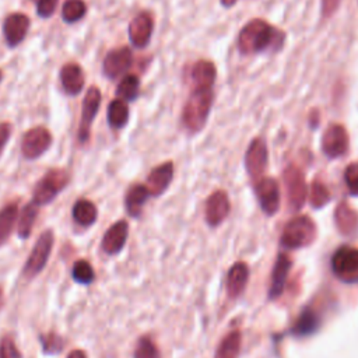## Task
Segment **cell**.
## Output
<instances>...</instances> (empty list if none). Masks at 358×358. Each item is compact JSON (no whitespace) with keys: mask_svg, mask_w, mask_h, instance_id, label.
Returning <instances> with one entry per match:
<instances>
[{"mask_svg":"<svg viewBox=\"0 0 358 358\" xmlns=\"http://www.w3.org/2000/svg\"><path fill=\"white\" fill-rule=\"evenodd\" d=\"M0 358H21V354L10 337H4L0 341Z\"/></svg>","mask_w":358,"mask_h":358,"instance_id":"obj_37","label":"cell"},{"mask_svg":"<svg viewBox=\"0 0 358 358\" xmlns=\"http://www.w3.org/2000/svg\"><path fill=\"white\" fill-rule=\"evenodd\" d=\"M18 217V203L13 201L0 208V246L10 238Z\"/></svg>","mask_w":358,"mask_h":358,"instance_id":"obj_25","label":"cell"},{"mask_svg":"<svg viewBox=\"0 0 358 358\" xmlns=\"http://www.w3.org/2000/svg\"><path fill=\"white\" fill-rule=\"evenodd\" d=\"M348 145V137L345 129L341 124H331L323 134L322 148L330 158L340 157L345 152Z\"/></svg>","mask_w":358,"mask_h":358,"instance_id":"obj_19","label":"cell"},{"mask_svg":"<svg viewBox=\"0 0 358 358\" xmlns=\"http://www.w3.org/2000/svg\"><path fill=\"white\" fill-rule=\"evenodd\" d=\"M173 179V162L165 161L154 166L145 180V186L152 197H158L166 192Z\"/></svg>","mask_w":358,"mask_h":358,"instance_id":"obj_14","label":"cell"},{"mask_svg":"<svg viewBox=\"0 0 358 358\" xmlns=\"http://www.w3.org/2000/svg\"><path fill=\"white\" fill-rule=\"evenodd\" d=\"M87 14V4L84 0H66L62 7V18L67 24H74Z\"/></svg>","mask_w":358,"mask_h":358,"instance_id":"obj_30","label":"cell"},{"mask_svg":"<svg viewBox=\"0 0 358 358\" xmlns=\"http://www.w3.org/2000/svg\"><path fill=\"white\" fill-rule=\"evenodd\" d=\"M41 344L46 354H57L63 350V338L56 333L41 334Z\"/></svg>","mask_w":358,"mask_h":358,"instance_id":"obj_35","label":"cell"},{"mask_svg":"<svg viewBox=\"0 0 358 358\" xmlns=\"http://www.w3.org/2000/svg\"><path fill=\"white\" fill-rule=\"evenodd\" d=\"M344 179L351 194H358V162H354L345 168Z\"/></svg>","mask_w":358,"mask_h":358,"instance_id":"obj_36","label":"cell"},{"mask_svg":"<svg viewBox=\"0 0 358 358\" xmlns=\"http://www.w3.org/2000/svg\"><path fill=\"white\" fill-rule=\"evenodd\" d=\"M59 0H35L36 14L41 18H49L56 11Z\"/></svg>","mask_w":358,"mask_h":358,"instance_id":"obj_38","label":"cell"},{"mask_svg":"<svg viewBox=\"0 0 358 358\" xmlns=\"http://www.w3.org/2000/svg\"><path fill=\"white\" fill-rule=\"evenodd\" d=\"M38 208L39 207L32 201L22 208L17 222V234L21 239H27L31 235L36 215H38Z\"/></svg>","mask_w":358,"mask_h":358,"instance_id":"obj_26","label":"cell"},{"mask_svg":"<svg viewBox=\"0 0 358 358\" xmlns=\"http://www.w3.org/2000/svg\"><path fill=\"white\" fill-rule=\"evenodd\" d=\"M138 92H140V80L136 74L124 76L116 88L117 98L124 102L136 101L138 96Z\"/></svg>","mask_w":358,"mask_h":358,"instance_id":"obj_28","label":"cell"},{"mask_svg":"<svg viewBox=\"0 0 358 358\" xmlns=\"http://www.w3.org/2000/svg\"><path fill=\"white\" fill-rule=\"evenodd\" d=\"M53 243H55V235L52 229H46L39 235L22 268V274L25 278H34L36 274H39L43 270L45 264L48 263L49 255L52 252Z\"/></svg>","mask_w":358,"mask_h":358,"instance_id":"obj_4","label":"cell"},{"mask_svg":"<svg viewBox=\"0 0 358 358\" xmlns=\"http://www.w3.org/2000/svg\"><path fill=\"white\" fill-rule=\"evenodd\" d=\"M333 271L344 280H352L358 275V249L343 246L331 257Z\"/></svg>","mask_w":358,"mask_h":358,"instance_id":"obj_10","label":"cell"},{"mask_svg":"<svg viewBox=\"0 0 358 358\" xmlns=\"http://www.w3.org/2000/svg\"><path fill=\"white\" fill-rule=\"evenodd\" d=\"M229 199L224 190L213 192L206 201V221L211 227L220 225L229 213Z\"/></svg>","mask_w":358,"mask_h":358,"instance_id":"obj_16","label":"cell"},{"mask_svg":"<svg viewBox=\"0 0 358 358\" xmlns=\"http://www.w3.org/2000/svg\"><path fill=\"white\" fill-rule=\"evenodd\" d=\"M336 220H337V225L344 232L352 231L358 222V217H357L355 211L352 208H350V206H347V204L338 206V208L336 211Z\"/></svg>","mask_w":358,"mask_h":358,"instance_id":"obj_31","label":"cell"},{"mask_svg":"<svg viewBox=\"0 0 358 358\" xmlns=\"http://www.w3.org/2000/svg\"><path fill=\"white\" fill-rule=\"evenodd\" d=\"M150 192L147 189L145 185L141 183H136L133 186H130L124 194V208L126 213L133 217L137 218L141 215L143 213V207L147 201V199L150 197Z\"/></svg>","mask_w":358,"mask_h":358,"instance_id":"obj_20","label":"cell"},{"mask_svg":"<svg viewBox=\"0 0 358 358\" xmlns=\"http://www.w3.org/2000/svg\"><path fill=\"white\" fill-rule=\"evenodd\" d=\"M129 38L134 48L143 49L150 43L154 32V18L148 11L138 13L129 24Z\"/></svg>","mask_w":358,"mask_h":358,"instance_id":"obj_11","label":"cell"},{"mask_svg":"<svg viewBox=\"0 0 358 358\" xmlns=\"http://www.w3.org/2000/svg\"><path fill=\"white\" fill-rule=\"evenodd\" d=\"M101 101H102L101 90L95 85H91L84 95L83 108H81V119H80V124H78V141L81 144L87 143L90 138L91 126H92V122L99 110Z\"/></svg>","mask_w":358,"mask_h":358,"instance_id":"obj_6","label":"cell"},{"mask_svg":"<svg viewBox=\"0 0 358 358\" xmlns=\"http://www.w3.org/2000/svg\"><path fill=\"white\" fill-rule=\"evenodd\" d=\"M313 238H315V224L309 217L301 215L291 220L285 225L281 236V243L285 248L296 249V248L309 245L313 241Z\"/></svg>","mask_w":358,"mask_h":358,"instance_id":"obj_5","label":"cell"},{"mask_svg":"<svg viewBox=\"0 0 358 358\" xmlns=\"http://www.w3.org/2000/svg\"><path fill=\"white\" fill-rule=\"evenodd\" d=\"M52 145V134L45 126H35L24 133L21 138V152L25 159L42 157Z\"/></svg>","mask_w":358,"mask_h":358,"instance_id":"obj_7","label":"cell"},{"mask_svg":"<svg viewBox=\"0 0 358 358\" xmlns=\"http://www.w3.org/2000/svg\"><path fill=\"white\" fill-rule=\"evenodd\" d=\"M134 358H159L157 345L148 337H141L134 350Z\"/></svg>","mask_w":358,"mask_h":358,"instance_id":"obj_34","label":"cell"},{"mask_svg":"<svg viewBox=\"0 0 358 358\" xmlns=\"http://www.w3.org/2000/svg\"><path fill=\"white\" fill-rule=\"evenodd\" d=\"M319 326H320L319 316L313 310L305 309L303 312H301L298 320L295 322L292 331L296 336H309L315 333L319 329Z\"/></svg>","mask_w":358,"mask_h":358,"instance_id":"obj_27","label":"cell"},{"mask_svg":"<svg viewBox=\"0 0 358 358\" xmlns=\"http://www.w3.org/2000/svg\"><path fill=\"white\" fill-rule=\"evenodd\" d=\"M289 266H291V262L285 255H280L277 257V262L271 273V284H270V292H268L270 298H275L281 295L288 277Z\"/></svg>","mask_w":358,"mask_h":358,"instance_id":"obj_22","label":"cell"},{"mask_svg":"<svg viewBox=\"0 0 358 358\" xmlns=\"http://www.w3.org/2000/svg\"><path fill=\"white\" fill-rule=\"evenodd\" d=\"M256 194L262 210L273 215L280 206V192L278 185L273 178H262L256 182Z\"/></svg>","mask_w":358,"mask_h":358,"instance_id":"obj_15","label":"cell"},{"mask_svg":"<svg viewBox=\"0 0 358 358\" xmlns=\"http://www.w3.org/2000/svg\"><path fill=\"white\" fill-rule=\"evenodd\" d=\"M249 277V268L243 262L235 263L227 275V291L231 298H236L242 294Z\"/></svg>","mask_w":358,"mask_h":358,"instance_id":"obj_21","label":"cell"},{"mask_svg":"<svg viewBox=\"0 0 358 358\" xmlns=\"http://www.w3.org/2000/svg\"><path fill=\"white\" fill-rule=\"evenodd\" d=\"M215 77L217 69L210 60H199L192 67V87L180 116L183 127L192 134L201 131L207 123L214 99Z\"/></svg>","mask_w":358,"mask_h":358,"instance_id":"obj_1","label":"cell"},{"mask_svg":"<svg viewBox=\"0 0 358 358\" xmlns=\"http://www.w3.org/2000/svg\"><path fill=\"white\" fill-rule=\"evenodd\" d=\"M71 277H73V280L76 282L91 284L94 281V278H95V273H94V268H92L90 262H87V260H77L73 264Z\"/></svg>","mask_w":358,"mask_h":358,"instance_id":"obj_32","label":"cell"},{"mask_svg":"<svg viewBox=\"0 0 358 358\" xmlns=\"http://www.w3.org/2000/svg\"><path fill=\"white\" fill-rule=\"evenodd\" d=\"M133 64V52L127 46L112 49L102 62V73L105 77L115 80L126 73Z\"/></svg>","mask_w":358,"mask_h":358,"instance_id":"obj_9","label":"cell"},{"mask_svg":"<svg viewBox=\"0 0 358 358\" xmlns=\"http://www.w3.org/2000/svg\"><path fill=\"white\" fill-rule=\"evenodd\" d=\"M13 133V124L10 122H0V155L8 143Z\"/></svg>","mask_w":358,"mask_h":358,"instance_id":"obj_39","label":"cell"},{"mask_svg":"<svg viewBox=\"0 0 358 358\" xmlns=\"http://www.w3.org/2000/svg\"><path fill=\"white\" fill-rule=\"evenodd\" d=\"M275 35H278V32H275L271 25L256 18L249 21L241 29L238 36V48L243 55L262 52L274 41Z\"/></svg>","mask_w":358,"mask_h":358,"instance_id":"obj_2","label":"cell"},{"mask_svg":"<svg viewBox=\"0 0 358 358\" xmlns=\"http://www.w3.org/2000/svg\"><path fill=\"white\" fill-rule=\"evenodd\" d=\"M220 1H221V4L224 7H231V6H234L236 3V0H220Z\"/></svg>","mask_w":358,"mask_h":358,"instance_id":"obj_42","label":"cell"},{"mask_svg":"<svg viewBox=\"0 0 358 358\" xmlns=\"http://www.w3.org/2000/svg\"><path fill=\"white\" fill-rule=\"evenodd\" d=\"M341 0H322V14L323 17H330L340 4Z\"/></svg>","mask_w":358,"mask_h":358,"instance_id":"obj_40","label":"cell"},{"mask_svg":"<svg viewBox=\"0 0 358 358\" xmlns=\"http://www.w3.org/2000/svg\"><path fill=\"white\" fill-rule=\"evenodd\" d=\"M329 200H330V193H329L327 187L322 182L315 180L310 186V203H312V206L319 208L323 204L329 203Z\"/></svg>","mask_w":358,"mask_h":358,"instance_id":"obj_33","label":"cell"},{"mask_svg":"<svg viewBox=\"0 0 358 358\" xmlns=\"http://www.w3.org/2000/svg\"><path fill=\"white\" fill-rule=\"evenodd\" d=\"M59 77H60V83L64 94L70 96H76L83 91L85 76H84L83 67L78 63L69 62L63 64L60 69Z\"/></svg>","mask_w":358,"mask_h":358,"instance_id":"obj_17","label":"cell"},{"mask_svg":"<svg viewBox=\"0 0 358 358\" xmlns=\"http://www.w3.org/2000/svg\"><path fill=\"white\" fill-rule=\"evenodd\" d=\"M127 235H129V225L124 220L113 222L102 236V241H101L102 250L108 255L119 253L127 241Z\"/></svg>","mask_w":358,"mask_h":358,"instance_id":"obj_18","label":"cell"},{"mask_svg":"<svg viewBox=\"0 0 358 358\" xmlns=\"http://www.w3.org/2000/svg\"><path fill=\"white\" fill-rule=\"evenodd\" d=\"M67 358H87V355H85V352L81 351V350H73V351L67 355Z\"/></svg>","mask_w":358,"mask_h":358,"instance_id":"obj_41","label":"cell"},{"mask_svg":"<svg viewBox=\"0 0 358 358\" xmlns=\"http://www.w3.org/2000/svg\"><path fill=\"white\" fill-rule=\"evenodd\" d=\"M1 78H3V73H1V70H0V81H1Z\"/></svg>","mask_w":358,"mask_h":358,"instance_id":"obj_44","label":"cell"},{"mask_svg":"<svg viewBox=\"0 0 358 358\" xmlns=\"http://www.w3.org/2000/svg\"><path fill=\"white\" fill-rule=\"evenodd\" d=\"M31 25V20L24 13H11L8 14L1 25L3 36L8 48L18 46L27 36Z\"/></svg>","mask_w":358,"mask_h":358,"instance_id":"obj_8","label":"cell"},{"mask_svg":"<svg viewBox=\"0 0 358 358\" xmlns=\"http://www.w3.org/2000/svg\"><path fill=\"white\" fill-rule=\"evenodd\" d=\"M3 305V291H1V288H0V306Z\"/></svg>","mask_w":358,"mask_h":358,"instance_id":"obj_43","label":"cell"},{"mask_svg":"<svg viewBox=\"0 0 358 358\" xmlns=\"http://www.w3.org/2000/svg\"><path fill=\"white\" fill-rule=\"evenodd\" d=\"M241 351V333L231 331L218 345L215 358H238Z\"/></svg>","mask_w":358,"mask_h":358,"instance_id":"obj_29","label":"cell"},{"mask_svg":"<svg viewBox=\"0 0 358 358\" xmlns=\"http://www.w3.org/2000/svg\"><path fill=\"white\" fill-rule=\"evenodd\" d=\"M284 183L289 204L294 207V210H299L306 199V185L302 172L296 166L289 165L284 171Z\"/></svg>","mask_w":358,"mask_h":358,"instance_id":"obj_12","label":"cell"},{"mask_svg":"<svg viewBox=\"0 0 358 358\" xmlns=\"http://www.w3.org/2000/svg\"><path fill=\"white\" fill-rule=\"evenodd\" d=\"M130 110L124 101L116 98L108 106V124L113 130L123 129L129 122Z\"/></svg>","mask_w":358,"mask_h":358,"instance_id":"obj_24","label":"cell"},{"mask_svg":"<svg viewBox=\"0 0 358 358\" xmlns=\"http://www.w3.org/2000/svg\"><path fill=\"white\" fill-rule=\"evenodd\" d=\"M267 165V147L266 143L262 138H255L245 155V166L249 173V176L255 180L262 179V175Z\"/></svg>","mask_w":358,"mask_h":358,"instance_id":"obj_13","label":"cell"},{"mask_svg":"<svg viewBox=\"0 0 358 358\" xmlns=\"http://www.w3.org/2000/svg\"><path fill=\"white\" fill-rule=\"evenodd\" d=\"M73 220L81 227L92 225L98 218L96 206L88 199H78L71 208Z\"/></svg>","mask_w":358,"mask_h":358,"instance_id":"obj_23","label":"cell"},{"mask_svg":"<svg viewBox=\"0 0 358 358\" xmlns=\"http://www.w3.org/2000/svg\"><path fill=\"white\" fill-rule=\"evenodd\" d=\"M70 182V175L66 169L52 168L49 169L35 185L32 192V203L38 207L46 206L53 201L57 194L66 189Z\"/></svg>","mask_w":358,"mask_h":358,"instance_id":"obj_3","label":"cell"}]
</instances>
